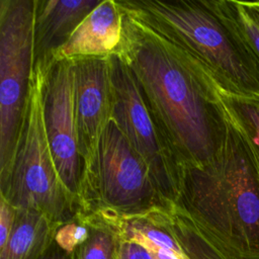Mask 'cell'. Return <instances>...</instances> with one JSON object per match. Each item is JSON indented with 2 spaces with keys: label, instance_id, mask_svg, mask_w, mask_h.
<instances>
[{
  "label": "cell",
  "instance_id": "13",
  "mask_svg": "<svg viewBox=\"0 0 259 259\" xmlns=\"http://www.w3.org/2000/svg\"><path fill=\"white\" fill-rule=\"evenodd\" d=\"M231 123L243 140L259 175V97L237 96L221 91Z\"/></svg>",
  "mask_w": 259,
  "mask_h": 259
},
{
  "label": "cell",
  "instance_id": "14",
  "mask_svg": "<svg viewBox=\"0 0 259 259\" xmlns=\"http://www.w3.org/2000/svg\"><path fill=\"white\" fill-rule=\"evenodd\" d=\"M90 226L88 239L72 254L74 259H116L119 235L106 221L94 213H83Z\"/></svg>",
  "mask_w": 259,
  "mask_h": 259
},
{
  "label": "cell",
  "instance_id": "9",
  "mask_svg": "<svg viewBox=\"0 0 259 259\" xmlns=\"http://www.w3.org/2000/svg\"><path fill=\"white\" fill-rule=\"evenodd\" d=\"M42 106L46 133L56 169L63 184L81 207L82 160L75 120L73 60L51 62L44 85Z\"/></svg>",
  "mask_w": 259,
  "mask_h": 259
},
{
  "label": "cell",
  "instance_id": "1",
  "mask_svg": "<svg viewBox=\"0 0 259 259\" xmlns=\"http://www.w3.org/2000/svg\"><path fill=\"white\" fill-rule=\"evenodd\" d=\"M119 6L122 35L113 53L135 76L179 169L209 163L230 126L220 87L186 51Z\"/></svg>",
  "mask_w": 259,
  "mask_h": 259
},
{
  "label": "cell",
  "instance_id": "20",
  "mask_svg": "<svg viewBox=\"0 0 259 259\" xmlns=\"http://www.w3.org/2000/svg\"><path fill=\"white\" fill-rule=\"evenodd\" d=\"M251 4L259 11V1H253V2H251Z\"/></svg>",
  "mask_w": 259,
  "mask_h": 259
},
{
  "label": "cell",
  "instance_id": "16",
  "mask_svg": "<svg viewBox=\"0 0 259 259\" xmlns=\"http://www.w3.org/2000/svg\"><path fill=\"white\" fill-rule=\"evenodd\" d=\"M90 235V226L80 213L74 220L60 226L55 234L54 241L57 245L69 254L82 245Z\"/></svg>",
  "mask_w": 259,
  "mask_h": 259
},
{
  "label": "cell",
  "instance_id": "4",
  "mask_svg": "<svg viewBox=\"0 0 259 259\" xmlns=\"http://www.w3.org/2000/svg\"><path fill=\"white\" fill-rule=\"evenodd\" d=\"M51 62L45 59L33 64L12 168L0 196L16 209L42 213L59 228L82 210L59 176L46 133L42 94Z\"/></svg>",
  "mask_w": 259,
  "mask_h": 259
},
{
  "label": "cell",
  "instance_id": "5",
  "mask_svg": "<svg viewBox=\"0 0 259 259\" xmlns=\"http://www.w3.org/2000/svg\"><path fill=\"white\" fill-rule=\"evenodd\" d=\"M34 0H0V189L9 178L33 69Z\"/></svg>",
  "mask_w": 259,
  "mask_h": 259
},
{
  "label": "cell",
  "instance_id": "8",
  "mask_svg": "<svg viewBox=\"0 0 259 259\" xmlns=\"http://www.w3.org/2000/svg\"><path fill=\"white\" fill-rule=\"evenodd\" d=\"M71 60L78 148L82 160L83 210L92 190L100 138L112 118L113 93L109 55Z\"/></svg>",
  "mask_w": 259,
  "mask_h": 259
},
{
  "label": "cell",
  "instance_id": "11",
  "mask_svg": "<svg viewBox=\"0 0 259 259\" xmlns=\"http://www.w3.org/2000/svg\"><path fill=\"white\" fill-rule=\"evenodd\" d=\"M122 35V11L116 0L101 2L82 20L52 61L104 56L116 51Z\"/></svg>",
  "mask_w": 259,
  "mask_h": 259
},
{
  "label": "cell",
  "instance_id": "15",
  "mask_svg": "<svg viewBox=\"0 0 259 259\" xmlns=\"http://www.w3.org/2000/svg\"><path fill=\"white\" fill-rule=\"evenodd\" d=\"M217 3L259 62V11L248 1L217 0Z\"/></svg>",
  "mask_w": 259,
  "mask_h": 259
},
{
  "label": "cell",
  "instance_id": "17",
  "mask_svg": "<svg viewBox=\"0 0 259 259\" xmlns=\"http://www.w3.org/2000/svg\"><path fill=\"white\" fill-rule=\"evenodd\" d=\"M116 259H157V258L152 253V251H150L143 244L133 240L120 238Z\"/></svg>",
  "mask_w": 259,
  "mask_h": 259
},
{
  "label": "cell",
  "instance_id": "6",
  "mask_svg": "<svg viewBox=\"0 0 259 259\" xmlns=\"http://www.w3.org/2000/svg\"><path fill=\"white\" fill-rule=\"evenodd\" d=\"M150 169L111 118L99 142L94 181L82 212L119 218L170 209Z\"/></svg>",
  "mask_w": 259,
  "mask_h": 259
},
{
  "label": "cell",
  "instance_id": "2",
  "mask_svg": "<svg viewBox=\"0 0 259 259\" xmlns=\"http://www.w3.org/2000/svg\"><path fill=\"white\" fill-rule=\"evenodd\" d=\"M174 208L228 259H259V175L231 121L209 163L181 168Z\"/></svg>",
  "mask_w": 259,
  "mask_h": 259
},
{
  "label": "cell",
  "instance_id": "10",
  "mask_svg": "<svg viewBox=\"0 0 259 259\" xmlns=\"http://www.w3.org/2000/svg\"><path fill=\"white\" fill-rule=\"evenodd\" d=\"M101 0H34L33 59L51 60Z\"/></svg>",
  "mask_w": 259,
  "mask_h": 259
},
{
  "label": "cell",
  "instance_id": "3",
  "mask_svg": "<svg viewBox=\"0 0 259 259\" xmlns=\"http://www.w3.org/2000/svg\"><path fill=\"white\" fill-rule=\"evenodd\" d=\"M119 3L193 57L221 91L259 97V62L217 0H127Z\"/></svg>",
  "mask_w": 259,
  "mask_h": 259
},
{
  "label": "cell",
  "instance_id": "12",
  "mask_svg": "<svg viewBox=\"0 0 259 259\" xmlns=\"http://www.w3.org/2000/svg\"><path fill=\"white\" fill-rule=\"evenodd\" d=\"M57 229L38 211L16 209L11 234L0 249V259H40L54 242Z\"/></svg>",
  "mask_w": 259,
  "mask_h": 259
},
{
  "label": "cell",
  "instance_id": "7",
  "mask_svg": "<svg viewBox=\"0 0 259 259\" xmlns=\"http://www.w3.org/2000/svg\"><path fill=\"white\" fill-rule=\"evenodd\" d=\"M113 93L112 119L148 165L163 199L174 205L180 194V169L131 69L109 54Z\"/></svg>",
  "mask_w": 259,
  "mask_h": 259
},
{
  "label": "cell",
  "instance_id": "19",
  "mask_svg": "<svg viewBox=\"0 0 259 259\" xmlns=\"http://www.w3.org/2000/svg\"><path fill=\"white\" fill-rule=\"evenodd\" d=\"M40 259H74L72 254L67 253L63 249H61L57 243L54 241L48 251L44 254Z\"/></svg>",
  "mask_w": 259,
  "mask_h": 259
},
{
  "label": "cell",
  "instance_id": "18",
  "mask_svg": "<svg viewBox=\"0 0 259 259\" xmlns=\"http://www.w3.org/2000/svg\"><path fill=\"white\" fill-rule=\"evenodd\" d=\"M16 208L0 196V249H2L13 229Z\"/></svg>",
  "mask_w": 259,
  "mask_h": 259
}]
</instances>
